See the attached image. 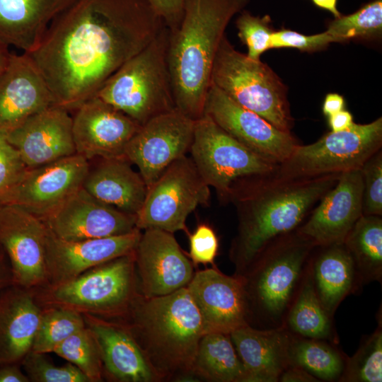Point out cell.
I'll return each mask as SVG.
<instances>
[{"mask_svg": "<svg viewBox=\"0 0 382 382\" xmlns=\"http://www.w3.org/2000/svg\"><path fill=\"white\" fill-rule=\"evenodd\" d=\"M164 26L150 0H76L28 54L54 105L74 111Z\"/></svg>", "mask_w": 382, "mask_h": 382, "instance_id": "6da1fadb", "label": "cell"}, {"mask_svg": "<svg viewBox=\"0 0 382 382\" xmlns=\"http://www.w3.org/2000/svg\"><path fill=\"white\" fill-rule=\"evenodd\" d=\"M340 175L295 178L277 170L235 181L228 197L238 217L237 233L229 252L234 274L241 275L270 241L296 230Z\"/></svg>", "mask_w": 382, "mask_h": 382, "instance_id": "7a4b0ae2", "label": "cell"}, {"mask_svg": "<svg viewBox=\"0 0 382 382\" xmlns=\"http://www.w3.org/2000/svg\"><path fill=\"white\" fill-rule=\"evenodd\" d=\"M248 0H185L169 29L167 59L176 108L197 120L204 115L214 62L231 18Z\"/></svg>", "mask_w": 382, "mask_h": 382, "instance_id": "3957f363", "label": "cell"}, {"mask_svg": "<svg viewBox=\"0 0 382 382\" xmlns=\"http://www.w3.org/2000/svg\"><path fill=\"white\" fill-rule=\"evenodd\" d=\"M124 323L161 381L193 376L194 359L204 331L187 286L161 296L139 294Z\"/></svg>", "mask_w": 382, "mask_h": 382, "instance_id": "277c9868", "label": "cell"}, {"mask_svg": "<svg viewBox=\"0 0 382 382\" xmlns=\"http://www.w3.org/2000/svg\"><path fill=\"white\" fill-rule=\"evenodd\" d=\"M316 246L296 229L270 241L241 276L249 325L261 329L283 326L313 250Z\"/></svg>", "mask_w": 382, "mask_h": 382, "instance_id": "5b68a950", "label": "cell"}, {"mask_svg": "<svg viewBox=\"0 0 382 382\" xmlns=\"http://www.w3.org/2000/svg\"><path fill=\"white\" fill-rule=\"evenodd\" d=\"M166 25L143 50L120 67L94 96L141 126L176 108L167 59Z\"/></svg>", "mask_w": 382, "mask_h": 382, "instance_id": "8992f818", "label": "cell"}, {"mask_svg": "<svg viewBox=\"0 0 382 382\" xmlns=\"http://www.w3.org/2000/svg\"><path fill=\"white\" fill-rule=\"evenodd\" d=\"M139 294L134 252L94 267L71 280L35 291L43 307H61L105 319H125Z\"/></svg>", "mask_w": 382, "mask_h": 382, "instance_id": "52a82bcc", "label": "cell"}, {"mask_svg": "<svg viewBox=\"0 0 382 382\" xmlns=\"http://www.w3.org/2000/svg\"><path fill=\"white\" fill-rule=\"evenodd\" d=\"M212 84L277 129L290 132L293 122L284 85L266 64L236 50L226 35L214 62Z\"/></svg>", "mask_w": 382, "mask_h": 382, "instance_id": "ba28073f", "label": "cell"}, {"mask_svg": "<svg viewBox=\"0 0 382 382\" xmlns=\"http://www.w3.org/2000/svg\"><path fill=\"white\" fill-rule=\"evenodd\" d=\"M381 146L382 117L364 125L354 122L349 129L331 131L313 144H298L277 172L298 178L359 170Z\"/></svg>", "mask_w": 382, "mask_h": 382, "instance_id": "9c48e42d", "label": "cell"}, {"mask_svg": "<svg viewBox=\"0 0 382 382\" xmlns=\"http://www.w3.org/2000/svg\"><path fill=\"white\" fill-rule=\"evenodd\" d=\"M189 151L204 182L225 202L237 180L273 173L279 168L243 145L205 114L195 120Z\"/></svg>", "mask_w": 382, "mask_h": 382, "instance_id": "30bf717a", "label": "cell"}, {"mask_svg": "<svg viewBox=\"0 0 382 382\" xmlns=\"http://www.w3.org/2000/svg\"><path fill=\"white\" fill-rule=\"evenodd\" d=\"M210 189L186 155L173 162L148 187L137 214L139 229L157 228L172 233L189 231L186 220L198 206L207 205Z\"/></svg>", "mask_w": 382, "mask_h": 382, "instance_id": "8fae6325", "label": "cell"}, {"mask_svg": "<svg viewBox=\"0 0 382 382\" xmlns=\"http://www.w3.org/2000/svg\"><path fill=\"white\" fill-rule=\"evenodd\" d=\"M47 233L35 215L16 205H0V247L8 257L13 284L31 290L47 286Z\"/></svg>", "mask_w": 382, "mask_h": 382, "instance_id": "7c38bea8", "label": "cell"}, {"mask_svg": "<svg viewBox=\"0 0 382 382\" xmlns=\"http://www.w3.org/2000/svg\"><path fill=\"white\" fill-rule=\"evenodd\" d=\"M195 124L175 109L149 120L130 139L125 156L138 168L147 187L190 151Z\"/></svg>", "mask_w": 382, "mask_h": 382, "instance_id": "4fadbf2b", "label": "cell"}, {"mask_svg": "<svg viewBox=\"0 0 382 382\" xmlns=\"http://www.w3.org/2000/svg\"><path fill=\"white\" fill-rule=\"evenodd\" d=\"M204 114L243 145L276 165L287 160L299 144L290 132L277 129L241 106L212 84L206 98Z\"/></svg>", "mask_w": 382, "mask_h": 382, "instance_id": "5bb4252c", "label": "cell"}, {"mask_svg": "<svg viewBox=\"0 0 382 382\" xmlns=\"http://www.w3.org/2000/svg\"><path fill=\"white\" fill-rule=\"evenodd\" d=\"M88 161L75 154L28 168L2 197L0 205H16L44 219L82 187L90 166Z\"/></svg>", "mask_w": 382, "mask_h": 382, "instance_id": "9a60e30c", "label": "cell"}, {"mask_svg": "<svg viewBox=\"0 0 382 382\" xmlns=\"http://www.w3.org/2000/svg\"><path fill=\"white\" fill-rule=\"evenodd\" d=\"M140 294L155 297L186 287L195 272L190 257L173 233L157 228L145 229L134 250Z\"/></svg>", "mask_w": 382, "mask_h": 382, "instance_id": "2e32d148", "label": "cell"}, {"mask_svg": "<svg viewBox=\"0 0 382 382\" xmlns=\"http://www.w3.org/2000/svg\"><path fill=\"white\" fill-rule=\"evenodd\" d=\"M42 220L54 236L69 241L120 236L138 228L137 215L99 201L82 187Z\"/></svg>", "mask_w": 382, "mask_h": 382, "instance_id": "e0dca14e", "label": "cell"}, {"mask_svg": "<svg viewBox=\"0 0 382 382\" xmlns=\"http://www.w3.org/2000/svg\"><path fill=\"white\" fill-rule=\"evenodd\" d=\"M201 316L204 333L230 334L249 325L243 280L216 267L195 272L187 286Z\"/></svg>", "mask_w": 382, "mask_h": 382, "instance_id": "ac0fdd59", "label": "cell"}, {"mask_svg": "<svg viewBox=\"0 0 382 382\" xmlns=\"http://www.w3.org/2000/svg\"><path fill=\"white\" fill-rule=\"evenodd\" d=\"M141 125L93 96L74 110L72 129L76 153L86 159L125 158V149Z\"/></svg>", "mask_w": 382, "mask_h": 382, "instance_id": "d6986e66", "label": "cell"}, {"mask_svg": "<svg viewBox=\"0 0 382 382\" xmlns=\"http://www.w3.org/2000/svg\"><path fill=\"white\" fill-rule=\"evenodd\" d=\"M363 187L360 169L342 173L335 186L296 230L316 247L343 243L363 214Z\"/></svg>", "mask_w": 382, "mask_h": 382, "instance_id": "ffe728a7", "label": "cell"}, {"mask_svg": "<svg viewBox=\"0 0 382 382\" xmlns=\"http://www.w3.org/2000/svg\"><path fill=\"white\" fill-rule=\"evenodd\" d=\"M141 235V230L136 228L120 236L69 241L57 238L48 230L45 244L47 286L71 280L100 264L134 253Z\"/></svg>", "mask_w": 382, "mask_h": 382, "instance_id": "44dd1931", "label": "cell"}, {"mask_svg": "<svg viewBox=\"0 0 382 382\" xmlns=\"http://www.w3.org/2000/svg\"><path fill=\"white\" fill-rule=\"evenodd\" d=\"M28 168L41 166L76 153L72 117L67 110L52 105L6 132Z\"/></svg>", "mask_w": 382, "mask_h": 382, "instance_id": "7402d4cb", "label": "cell"}, {"mask_svg": "<svg viewBox=\"0 0 382 382\" xmlns=\"http://www.w3.org/2000/svg\"><path fill=\"white\" fill-rule=\"evenodd\" d=\"M52 105L47 85L29 54L11 53L0 74V131L7 132Z\"/></svg>", "mask_w": 382, "mask_h": 382, "instance_id": "603a6c76", "label": "cell"}, {"mask_svg": "<svg viewBox=\"0 0 382 382\" xmlns=\"http://www.w3.org/2000/svg\"><path fill=\"white\" fill-rule=\"evenodd\" d=\"M99 349L103 374L120 382H156L155 372L128 326L91 315H83Z\"/></svg>", "mask_w": 382, "mask_h": 382, "instance_id": "cb8c5ba5", "label": "cell"}, {"mask_svg": "<svg viewBox=\"0 0 382 382\" xmlns=\"http://www.w3.org/2000/svg\"><path fill=\"white\" fill-rule=\"evenodd\" d=\"M243 364L245 382H277L290 365L294 334L284 326L261 329L250 325L230 333Z\"/></svg>", "mask_w": 382, "mask_h": 382, "instance_id": "d4e9b609", "label": "cell"}, {"mask_svg": "<svg viewBox=\"0 0 382 382\" xmlns=\"http://www.w3.org/2000/svg\"><path fill=\"white\" fill-rule=\"evenodd\" d=\"M42 311L34 290L12 283L0 291V366L21 364L31 350Z\"/></svg>", "mask_w": 382, "mask_h": 382, "instance_id": "484cf974", "label": "cell"}, {"mask_svg": "<svg viewBox=\"0 0 382 382\" xmlns=\"http://www.w3.org/2000/svg\"><path fill=\"white\" fill-rule=\"evenodd\" d=\"M76 0H0V42L30 53L51 23Z\"/></svg>", "mask_w": 382, "mask_h": 382, "instance_id": "4316f807", "label": "cell"}, {"mask_svg": "<svg viewBox=\"0 0 382 382\" xmlns=\"http://www.w3.org/2000/svg\"><path fill=\"white\" fill-rule=\"evenodd\" d=\"M98 158L89 166L82 187L99 201L137 215L148 190L140 173L126 158Z\"/></svg>", "mask_w": 382, "mask_h": 382, "instance_id": "83f0119b", "label": "cell"}, {"mask_svg": "<svg viewBox=\"0 0 382 382\" xmlns=\"http://www.w3.org/2000/svg\"><path fill=\"white\" fill-rule=\"evenodd\" d=\"M309 261L318 297L332 318L342 301L360 288L352 259L342 243L316 247Z\"/></svg>", "mask_w": 382, "mask_h": 382, "instance_id": "f1b7e54d", "label": "cell"}, {"mask_svg": "<svg viewBox=\"0 0 382 382\" xmlns=\"http://www.w3.org/2000/svg\"><path fill=\"white\" fill-rule=\"evenodd\" d=\"M343 244L352 259L359 287L374 281L381 282V216L362 214Z\"/></svg>", "mask_w": 382, "mask_h": 382, "instance_id": "f546056e", "label": "cell"}, {"mask_svg": "<svg viewBox=\"0 0 382 382\" xmlns=\"http://www.w3.org/2000/svg\"><path fill=\"white\" fill-rule=\"evenodd\" d=\"M192 374L209 381L245 382V372L230 334L208 332L202 335Z\"/></svg>", "mask_w": 382, "mask_h": 382, "instance_id": "4dcf8cb0", "label": "cell"}, {"mask_svg": "<svg viewBox=\"0 0 382 382\" xmlns=\"http://www.w3.org/2000/svg\"><path fill=\"white\" fill-rule=\"evenodd\" d=\"M309 260L297 292L285 316L283 326L300 337L318 340L330 339L332 331V318L325 311L316 294Z\"/></svg>", "mask_w": 382, "mask_h": 382, "instance_id": "1f68e13d", "label": "cell"}, {"mask_svg": "<svg viewBox=\"0 0 382 382\" xmlns=\"http://www.w3.org/2000/svg\"><path fill=\"white\" fill-rule=\"evenodd\" d=\"M290 365L302 367L320 381L339 380L345 357L325 340L311 339L294 334L289 349Z\"/></svg>", "mask_w": 382, "mask_h": 382, "instance_id": "d6a6232c", "label": "cell"}, {"mask_svg": "<svg viewBox=\"0 0 382 382\" xmlns=\"http://www.w3.org/2000/svg\"><path fill=\"white\" fill-rule=\"evenodd\" d=\"M86 326L83 316L75 311L43 307L31 350L47 354L73 333Z\"/></svg>", "mask_w": 382, "mask_h": 382, "instance_id": "836d02e7", "label": "cell"}, {"mask_svg": "<svg viewBox=\"0 0 382 382\" xmlns=\"http://www.w3.org/2000/svg\"><path fill=\"white\" fill-rule=\"evenodd\" d=\"M340 382L382 381V329H377L363 340L356 353L345 359Z\"/></svg>", "mask_w": 382, "mask_h": 382, "instance_id": "e575fe53", "label": "cell"}, {"mask_svg": "<svg viewBox=\"0 0 382 382\" xmlns=\"http://www.w3.org/2000/svg\"><path fill=\"white\" fill-rule=\"evenodd\" d=\"M53 353L76 366L91 382L102 381L103 369L100 352L86 326L64 340Z\"/></svg>", "mask_w": 382, "mask_h": 382, "instance_id": "d590c367", "label": "cell"}, {"mask_svg": "<svg viewBox=\"0 0 382 382\" xmlns=\"http://www.w3.org/2000/svg\"><path fill=\"white\" fill-rule=\"evenodd\" d=\"M382 31V0H374L348 16L331 21L326 32L336 42L357 37H369Z\"/></svg>", "mask_w": 382, "mask_h": 382, "instance_id": "8d00e7d4", "label": "cell"}, {"mask_svg": "<svg viewBox=\"0 0 382 382\" xmlns=\"http://www.w3.org/2000/svg\"><path fill=\"white\" fill-rule=\"evenodd\" d=\"M45 354L30 350L21 363L23 371L33 382H91L89 378L71 363L58 366Z\"/></svg>", "mask_w": 382, "mask_h": 382, "instance_id": "74e56055", "label": "cell"}, {"mask_svg": "<svg viewBox=\"0 0 382 382\" xmlns=\"http://www.w3.org/2000/svg\"><path fill=\"white\" fill-rule=\"evenodd\" d=\"M271 19L266 15L260 18L248 11L243 10L236 21L238 35L246 45V55L251 59L260 60V56L271 49V35L274 32L270 27Z\"/></svg>", "mask_w": 382, "mask_h": 382, "instance_id": "f35d334b", "label": "cell"}, {"mask_svg": "<svg viewBox=\"0 0 382 382\" xmlns=\"http://www.w3.org/2000/svg\"><path fill=\"white\" fill-rule=\"evenodd\" d=\"M363 178L364 215H382V151H377L360 168Z\"/></svg>", "mask_w": 382, "mask_h": 382, "instance_id": "ab89813d", "label": "cell"}, {"mask_svg": "<svg viewBox=\"0 0 382 382\" xmlns=\"http://www.w3.org/2000/svg\"><path fill=\"white\" fill-rule=\"evenodd\" d=\"M28 169L18 150L8 141L6 132L0 131V201Z\"/></svg>", "mask_w": 382, "mask_h": 382, "instance_id": "60d3db41", "label": "cell"}, {"mask_svg": "<svg viewBox=\"0 0 382 382\" xmlns=\"http://www.w3.org/2000/svg\"><path fill=\"white\" fill-rule=\"evenodd\" d=\"M190 252L188 257L194 266L199 264L214 265L219 250V239L211 226L202 223L188 234Z\"/></svg>", "mask_w": 382, "mask_h": 382, "instance_id": "b9f144b4", "label": "cell"}, {"mask_svg": "<svg viewBox=\"0 0 382 382\" xmlns=\"http://www.w3.org/2000/svg\"><path fill=\"white\" fill-rule=\"evenodd\" d=\"M335 39L326 31L322 33L305 35L296 31L282 29L271 35L272 48H295L301 51H316L323 49Z\"/></svg>", "mask_w": 382, "mask_h": 382, "instance_id": "7bdbcfd3", "label": "cell"}, {"mask_svg": "<svg viewBox=\"0 0 382 382\" xmlns=\"http://www.w3.org/2000/svg\"><path fill=\"white\" fill-rule=\"evenodd\" d=\"M150 1L168 29H173L178 25L185 0Z\"/></svg>", "mask_w": 382, "mask_h": 382, "instance_id": "ee69618b", "label": "cell"}, {"mask_svg": "<svg viewBox=\"0 0 382 382\" xmlns=\"http://www.w3.org/2000/svg\"><path fill=\"white\" fill-rule=\"evenodd\" d=\"M279 381L316 382L320 381L302 367L289 365L280 375Z\"/></svg>", "mask_w": 382, "mask_h": 382, "instance_id": "f6af8a7d", "label": "cell"}, {"mask_svg": "<svg viewBox=\"0 0 382 382\" xmlns=\"http://www.w3.org/2000/svg\"><path fill=\"white\" fill-rule=\"evenodd\" d=\"M29 378L19 364L0 366V382H29Z\"/></svg>", "mask_w": 382, "mask_h": 382, "instance_id": "bcb514c9", "label": "cell"}, {"mask_svg": "<svg viewBox=\"0 0 382 382\" xmlns=\"http://www.w3.org/2000/svg\"><path fill=\"white\" fill-rule=\"evenodd\" d=\"M328 124L332 132H340L349 129L353 124L352 115L342 110L328 117Z\"/></svg>", "mask_w": 382, "mask_h": 382, "instance_id": "7dc6e473", "label": "cell"}, {"mask_svg": "<svg viewBox=\"0 0 382 382\" xmlns=\"http://www.w3.org/2000/svg\"><path fill=\"white\" fill-rule=\"evenodd\" d=\"M345 101L344 98L337 93H328L326 95L323 104V112L329 117L337 112L344 110Z\"/></svg>", "mask_w": 382, "mask_h": 382, "instance_id": "c3c4849f", "label": "cell"}, {"mask_svg": "<svg viewBox=\"0 0 382 382\" xmlns=\"http://www.w3.org/2000/svg\"><path fill=\"white\" fill-rule=\"evenodd\" d=\"M13 283L12 272L8 257L0 247V291Z\"/></svg>", "mask_w": 382, "mask_h": 382, "instance_id": "681fc988", "label": "cell"}, {"mask_svg": "<svg viewBox=\"0 0 382 382\" xmlns=\"http://www.w3.org/2000/svg\"><path fill=\"white\" fill-rule=\"evenodd\" d=\"M312 1L317 7L331 12L335 18L341 16L337 8V0H312Z\"/></svg>", "mask_w": 382, "mask_h": 382, "instance_id": "f907efd6", "label": "cell"}, {"mask_svg": "<svg viewBox=\"0 0 382 382\" xmlns=\"http://www.w3.org/2000/svg\"><path fill=\"white\" fill-rule=\"evenodd\" d=\"M11 52L8 50V46L0 42V74L4 71L6 66Z\"/></svg>", "mask_w": 382, "mask_h": 382, "instance_id": "816d5d0a", "label": "cell"}]
</instances>
